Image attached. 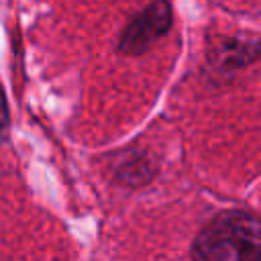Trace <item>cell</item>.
Returning <instances> with one entry per match:
<instances>
[{"label":"cell","instance_id":"obj_4","mask_svg":"<svg viewBox=\"0 0 261 261\" xmlns=\"http://www.w3.org/2000/svg\"><path fill=\"white\" fill-rule=\"evenodd\" d=\"M8 124H10L8 104H6L4 90H2V86H0V139H4V135H6V130H8Z\"/></svg>","mask_w":261,"mask_h":261},{"label":"cell","instance_id":"obj_1","mask_svg":"<svg viewBox=\"0 0 261 261\" xmlns=\"http://www.w3.org/2000/svg\"><path fill=\"white\" fill-rule=\"evenodd\" d=\"M192 261H261L259 218L245 210L220 212L196 237Z\"/></svg>","mask_w":261,"mask_h":261},{"label":"cell","instance_id":"obj_3","mask_svg":"<svg viewBox=\"0 0 261 261\" xmlns=\"http://www.w3.org/2000/svg\"><path fill=\"white\" fill-rule=\"evenodd\" d=\"M259 55V41L255 37H224L218 39L210 51H208V61L210 65L220 71L222 75H230L249 63H253Z\"/></svg>","mask_w":261,"mask_h":261},{"label":"cell","instance_id":"obj_2","mask_svg":"<svg viewBox=\"0 0 261 261\" xmlns=\"http://www.w3.org/2000/svg\"><path fill=\"white\" fill-rule=\"evenodd\" d=\"M171 24H173L171 2L153 0L124 24L118 39V51L124 55H143L161 37L169 33Z\"/></svg>","mask_w":261,"mask_h":261}]
</instances>
